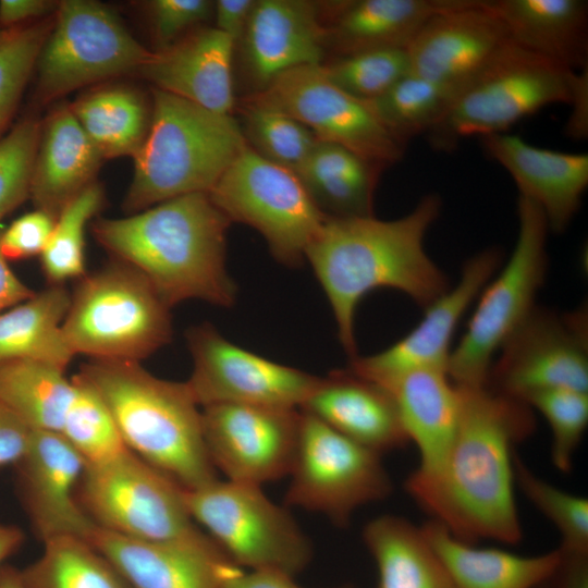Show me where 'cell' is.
<instances>
[{
  "label": "cell",
  "instance_id": "21",
  "mask_svg": "<svg viewBox=\"0 0 588 588\" xmlns=\"http://www.w3.org/2000/svg\"><path fill=\"white\" fill-rule=\"evenodd\" d=\"M328 32L320 5L307 0H256L242 42L246 74L258 91L282 73L321 64Z\"/></svg>",
  "mask_w": 588,
  "mask_h": 588
},
{
  "label": "cell",
  "instance_id": "40",
  "mask_svg": "<svg viewBox=\"0 0 588 588\" xmlns=\"http://www.w3.org/2000/svg\"><path fill=\"white\" fill-rule=\"evenodd\" d=\"M61 433L83 456L86 464L113 458L128 450L106 404L78 373Z\"/></svg>",
  "mask_w": 588,
  "mask_h": 588
},
{
  "label": "cell",
  "instance_id": "41",
  "mask_svg": "<svg viewBox=\"0 0 588 588\" xmlns=\"http://www.w3.org/2000/svg\"><path fill=\"white\" fill-rule=\"evenodd\" d=\"M513 467L515 486L560 532L559 548L564 553L588 555V500L539 477L516 453Z\"/></svg>",
  "mask_w": 588,
  "mask_h": 588
},
{
  "label": "cell",
  "instance_id": "23",
  "mask_svg": "<svg viewBox=\"0 0 588 588\" xmlns=\"http://www.w3.org/2000/svg\"><path fill=\"white\" fill-rule=\"evenodd\" d=\"M481 142L512 176L519 196L541 209L550 232H564L588 186V154L537 147L507 133L486 135Z\"/></svg>",
  "mask_w": 588,
  "mask_h": 588
},
{
  "label": "cell",
  "instance_id": "29",
  "mask_svg": "<svg viewBox=\"0 0 588 588\" xmlns=\"http://www.w3.org/2000/svg\"><path fill=\"white\" fill-rule=\"evenodd\" d=\"M458 0H355L331 3L328 48L339 57L378 48H407L424 24Z\"/></svg>",
  "mask_w": 588,
  "mask_h": 588
},
{
  "label": "cell",
  "instance_id": "25",
  "mask_svg": "<svg viewBox=\"0 0 588 588\" xmlns=\"http://www.w3.org/2000/svg\"><path fill=\"white\" fill-rule=\"evenodd\" d=\"M234 47L235 41L216 27L203 28L152 52L138 73L156 89L232 114Z\"/></svg>",
  "mask_w": 588,
  "mask_h": 588
},
{
  "label": "cell",
  "instance_id": "15",
  "mask_svg": "<svg viewBox=\"0 0 588 588\" xmlns=\"http://www.w3.org/2000/svg\"><path fill=\"white\" fill-rule=\"evenodd\" d=\"M193 371L186 381L201 407L246 404L301 408L320 377L270 360L204 322L186 331Z\"/></svg>",
  "mask_w": 588,
  "mask_h": 588
},
{
  "label": "cell",
  "instance_id": "6",
  "mask_svg": "<svg viewBox=\"0 0 588 588\" xmlns=\"http://www.w3.org/2000/svg\"><path fill=\"white\" fill-rule=\"evenodd\" d=\"M586 85L587 69L572 71L509 40L458 90L427 139L434 150L452 151L466 137L504 133L546 106L571 105Z\"/></svg>",
  "mask_w": 588,
  "mask_h": 588
},
{
  "label": "cell",
  "instance_id": "12",
  "mask_svg": "<svg viewBox=\"0 0 588 588\" xmlns=\"http://www.w3.org/2000/svg\"><path fill=\"white\" fill-rule=\"evenodd\" d=\"M301 414L285 505L322 514L336 526L346 527L356 510L392 493L382 455L348 440L315 416Z\"/></svg>",
  "mask_w": 588,
  "mask_h": 588
},
{
  "label": "cell",
  "instance_id": "37",
  "mask_svg": "<svg viewBox=\"0 0 588 588\" xmlns=\"http://www.w3.org/2000/svg\"><path fill=\"white\" fill-rule=\"evenodd\" d=\"M458 90L409 72L367 103L389 132L406 145L442 119Z\"/></svg>",
  "mask_w": 588,
  "mask_h": 588
},
{
  "label": "cell",
  "instance_id": "3",
  "mask_svg": "<svg viewBox=\"0 0 588 588\" xmlns=\"http://www.w3.org/2000/svg\"><path fill=\"white\" fill-rule=\"evenodd\" d=\"M231 223L208 193H194L124 218L97 219L93 232L113 259L138 270L171 308L188 299L231 307L237 296L226 268Z\"/></svg>",
  "mask_w": 588,
  "mask_h": 588
},
{
  "label": "cell",
  "instance_id": "46",
  "mask_svg": "<svg viewBox=\"0 0 588 588\" xmlns=\"http://www.w3.org/2000/svg\"><path fill=\"white\" fill-rule=\"evenodd\" d=\"M215 2L209 0H155L149 3L154 33L160 49L171 46L187 29L208 20Z\"/></svg>",
  "mask_w": 588,
  "mask_h": 588
},
{
  "label": "cell",
  "instance_id": "38",
  "mask_svg": "<svg viewBox=\"0 0 588 588\" xmlns=\"http://www.w3.org/2000/svg\"><path fill=\"white\" fill-rule=\"evenodd\" d=\"M102 187L94 182L74 196L56 217L49 241L40 255L41 268L50 285L81 279L85 269V229L102 208Z\"/></svg>",
  "mask_w": 588,
  "mask_h": 588
},
{
  "label": "cell",
  "instance_id": "31",
  "mask_svg": "<svg viewBox=\"0 0 588 588\" xmlns=\"http://www.w3.org/2000/svg\"><path fill=\"white\" fill-rule=\"evenodd\" d=\"M387 167L328 142L318 140L295 171L327 217H372L375 192Z\"/></svg>",
  "mask_w": 588,
  "mask_h": 588
},
{
  "label": "cell",
  "instance_id": "28",
  "mask_svg": "<svg viewBox=\"0 0 588 588\" xmlns=\"http://www.w3.org/2000/svg\"><path fill=\"white\" fill-rule=\"evenodd\" d=\"M420 527L454 588H538L551 580L563 560L560 548L538 555H519L462 541L432 519Z\"/></svg>",
  "mask_w": 588,
  "mask_h": 588
},
{
  "label": "cell",
  "instance_id": "7",
  "mask_svg": "<svg viewBox=\"0 0 588 588\" xmlns=\"http://www.w3.org/2000/svg\"><path fill=\"white\" fill-rule=\"evenodd\" d=\"M62 332L74 355L139 363L171 341V307L138 270L113 259L79 279Z\"/></svg>",
  "mask_w": 588,
  "mask_h": 588
},
{
  "label": "cell",
  "instance_id": "32",
  "mask_svg": "<svg viewBox=\"0 0 588 588\" xmlns=\"http://www.w3.org/2000/svg\"><path fill=\"white\" fill-rule=\"evenodd\" d=\"M362 535L377 566V588H454L420 526L383 514L369 520Z\"/></svg>",
  "mask_w": 588,
  "mask_h": 588
},
{
  "label": "cell",
  "instance_id": "9",
  "mask_svg": "<svg viewBox=\"0 0 588 588\" xmlns=\"http://www.w3.org/2000/svg\"><path fill=\"white\" fill-rule=\"evenodd\" d=\"M184 499L194 522L238 567L294 576L311 561L313 547L289 511L260 486L217 479Z\"/></svg>",
  "mask_w": 588,
  "mask_h": 588
},
{
  "label": "cell",
  "instance_id": "16",
  "mask_svg": "<svg viewBox=\"0 0 588 588\" xmlns=\"http://www.w3.org/2000/svg\"><path fill=\"white\" fill-rule=\"evenodd\" d=\"M250 96L285 111L319 140L385 167L404 155L406 145L389 132L367 101L336 86L322 63L289 70Z\"/></svg>",
  "mask_w": 588,
  "mask_h": 588
},
{
  "label": "cell",
  "instance_id": "33",
  "mask_svg": "<svg viewBox=\"0 0 588 588\" xmlns=\"http://www.w3.org/2000/svg\"><path fill=\"white\" fill-rule=\"evenodd\" d=\"M70 302L64 285H50L0 313V368L17 360H37L65 370L75 356L62 332Z\"/></svg>",
  "mask_w": 588,
  "mask_h": 588
},
{
  "label": "cell",
  "instance_id": "35",
  "mask_svg": "<svg viewBox=\"0 0 588 588\" xmlns=\"http://www.w3.org/2000/svg\"><path fill=\"white\" fill-rule=\"evenodd\" d=\"M70 108L103 159L134 157L149 128L145 101L128 88L99 89L79 98Z\"/></svg>",
  "mask_w": 588,
  "mask_h": 588
},
{
  "label": "cell",
  "instance_id": "47",
  "mask_svg": "<svg viewBox=\"0 0 588 588\" xmlns=\"http://www.w3.org/2000/svg\"><path fill=\"white\" fill-rule=\"evenodd\" d=\"M56 217L36 209L14 220L0 234V249L5 259L41 255L53 230Z\"/></svg>",
  "mask_w": 588,
  "mask_h": 588
},
{
  "label": "cell",
  "instance_id": "55",
  "mask_svg": "<svg viewBox=\"0 0 588 588\" xmlns=\"http://www.w3.org/2000/svg\"><path fill=\"white\" fill-rule=\"evenodd\" d=\"M0 588H25L20 571L3 565L0 568Z\"/></svg>",
  "mask_w": 588,
  "mask_h": 588
},
{
  "label": "cell",
  "instance_id": "1",
  "mask_svg": "<svg viewBox=\"0 0 588 588\" xmlns=\"http://www.w3.org/2000/svg\"><path fill=\"white\" fill-rule=\"evenodd\" d=\"M456 431L439 461L417 467L404 488L430 519L455 538L503 544L523 540L514 494V446L535 429L526 403L482 387H460Z\"/></svg>",
  "mask_w": 588,
  "mask_h": 588
},
{
  "label": "cell",
  "instance_id": "19",
  "mask_svg": "<svg viewBox=\"0 0 588 588\" xmlns=\"http://www.w3.org/2000/svg\"><path fill=\"white\" fill-rule=\"evenodd\" d=\"M16 466L23 502L41 541L58 537L90 541L98 526L77 499L86 461L66 439L59 432L32 430Z\"/></svg>",
  "mask_w": 588,
  "mask_h": 588
},
{
  "label": "cell",
  "instance_id": "10",
  "mask_svg": "<svg viewBox=\"0 0 588 588\" xmlns=\"http://www.w3.org/2000/svg\"><path fill=\"white\" fill-rule=\"evenodd\" d=\"M77 499L98 527L121 536L154 542H212L189 515L184 489L130 450L86 464Z\"/></svg>",
  "mask_w": 588,
  "mask_h": 588
},
{
  "label": "cell",
  "instance_id": "22",
  "mask_svg": "<svg viewBox=\"0 0 588 588\" xmlns=\"http://www.w3.org/2000/svg\"><path fill=\"white\" fill-rule=\"evenodd\" d=\"M90 543L132 588H221L224 579L243 569L213 541H144L98 527Z\"/></svg>",
  "mask_w": 588,
  "mask_h": 588
},
{
  "label": "cell",
  "instance_id": "18",
  "mask_svg": "<svg viewBox=\"0 0 588 588\" xmlns=\"http://www.w3.org/2000/svg\"><path fill=\"white\" fill-rule=\"evenodd\" d=\"M502 252L483 249L468 258L454 286L425 309L424 317L405 336L383 351L351 358L348 369L380 387L412 370H446L453 335L470 305L502 265Z\"/></svg>",
  "mask_w": 588,
  "mask_h": 588
},
{
  "label": "cell",
  "instance_id": "52",
  "mask_svg": "<svg viewBox=\"0 0 588 588\" xmlns=\"http://www.w3.org/2000/svg\"><path fill=\"white\" fill-rule=\"evenodd\" d=\"M34 295L35 292L10 269L0 249V313L27 301Z\"/></svg>",
  "mask_w": 588,
  "mask_h": 588
},
{
  "label": "cell",
  "instance_id": "34",
  "mask_svg": "<svg viewBox=\"0 0 588 588\" xmlns=\"http://www.w3.org/2000/svg\"><path fill=\"white\" fill-rule=\"evenodd\" d=\"M65 370L37 360L0 368V401L32 430L60 432L74 392Z\"/></svg>",
  "mask_w": 588,
  "mask_h": 588
},
{
  "label": "cell",
  "instance_id": "26",
  "mask_svg": "<svg viewBox=\"0 0 588 588\" xmlns=\"http://www.w3.org/2000/svg\"><path fill=\"white\" fill-rule=\"evenodd\" d=\"M510 40L572 71L588 69V2L488 0Z\"/></svg>",
  "mask_w": 588,
  "mask_h": 588
},
{
  "label": "cell",
  "instance_id": "14",
  "mask_svg": "<svg viewBox=\"0 0 588 588\" xmlns=\"http://www.w3.org/2000/svg\"><path fill=\"white\" fill-rule=\"evenodd\" d=\"M486 387L524 403L547 390L588 392L587 309L536 306L498 352Z\"/></svg>",
  "mask_w": 588,
  "mask_h": 588
},
{
  "label": "cell",
  "instance_id": "51",
  "mask_svg": "<svg viewBox=\"0 0 588 588\" xmlns=\"http://www.w3.org/2000/svg\"><path fill=\"white\" fill-rule=\"evenodd\" d=\"M58 3L47 0H1L0 27H11L48 14Z\"/></svg>",
  "mask_w": 588,
  "mask_h": 588
},
{
  "label": "cell",
  "instance_id": "20",
  "mask_svg": "<svg viewBox=\"0 0 588 588\" xmlns=\"http://www.w3.org/2000/svg\"><path fill=\"white\" fill-rule=\"evenodd\" d=\"M510 40L482 0H458L430 17L408 45L409 72L463 88Z\"/></svg>",
  "mask_w": 588,
  "mask_h": 588
},
{
  "label": "cell",
  "instance_id": "30",
  "mask_svg": "<svg viewBox=\"0 0 588 588\" xmlns=\"http://www.w3.org/2000/svg\"><path fill=\"white\" fill-rule=\"evenodd\" d=\"M385 389L394 400L409 442L419 453V468L434 465L457 428L461 395L446 370L422 368L395 378Z\"/></svg>",
  "mask_w": 588,
  "mask_h": 588
},
{
  "label": "cell",
  "instance_id": "56",
  "mask_svg": "<svg viewBox=\"0 0 588 588\" xmlns=\"http://www.w3.org/2000/svg\"><path fill=\"white\" fill-rule=\"evenodd\" d=\"M3 30H4V28L0 27V37H1L2 33H3Z\"/></svg>",
  "mask_w": 588,
  "mask_h": 588
},
{
  "label": "cell",
  "instance_id": "44",
  "mask_svg": "<svg viewBox=\"0 0 588 588\" xmlns=\"http://www.w3.org/2000/svg\"><path fill=\"white\" fill-rule=\"evenodd\" d=\"M52 24V20H42L14 26L0 37V132L19 102Z\"/></svg>",
  "mask_w": 588,
  "mask_h": 588
},
{
  "label": "cell",
  "instance_id": "8",
  "mask_svg": "<svg viewBox=\"0 0 588 588\" xmlns=\"http://www.w3.org/2000/svg\"><path fill=\"white\" fill-rule=\"evenodd\" d=\"M513 250L478 295L466 330L452 348L446 372L460 387L486 385L498 352L536 307L547 269L549 226L541 209L518 196Z\"/></svg>",
  "mask_w": 588,
  "mask_h": 588
},
{
  "label": "cell",
  "instance_id": "27",
  "mask_svg": "<svg viewBox=\"0 0 588 588\" xmlns=\"http://www.w3.org/2000/svg\"><path fill=\"white\" fill-rule=\"evenodd\" d=\"M102 156L82 128L70 106H60L41 123L29 196L36 209L57 217L94 183Z\"/></svg>",
  "mask_w": 588,
  "mask_h": 588
},
{
  "label": "cell",
  "instance_id": "11",
  "mask_svg": "<svg viewBox=\"0 0 588 588\" xmlns=\"http://www.w3.org/2000/svg\"><path fill=\"white\" fill-rule=\"evenodd\" d=\"M208 195L231 222L260 233L272 256L286 267L305 261L328 218L295 172L268 161L248 145Z\"/></svg>",
  "mask_w": 588,
  "mask_h": 588
},
{
  "label": "cell",
  "instance_id": "24",
  "mask_svg": "<svg viewBox=\"0 0 588 588\" xmlns=\"http://www.w3.org/2000/svg\"><path fill=\"white\" fill-rule=\"evenodd\" d=\"M301 411L380 455L409 443L391 394L348 368L320 377Z\"/></svg>",
  "mask_w": 588,
  "mask_h": 588
},
{
  "label": "cell",
  "instance_id": "48",
  "mask_svg": "<svg viewBox=\"0 0 588 588\" xmlns=\"http://www.w3.org/2000/svg\"><path fill=\"white\" fill-rule=\"evenodd\" d=\"M30 438L32 429L0 401V467L16 465Z\"/></svg>",
  "mask_w": 588,
  "mask_h": 588
},
{
  "label": "cell",
  "instance_id": "4",
  "mask_svg": "<svg viewBox=\"0 0 588 588\" xmlns=\"http://www.w3.org/2000/svg\"><path fill=\"white\" fill-rule=\"evenodd\" d=\"M78 375L109 409L126 448L184 490L218 478L204 440L201 409L186 381L158 378L138 362L95 360Z\"/></svg>",
  "mask_w": 588,
  "mask_h": 588
},
{
  "label": "cell",
  "instance_id": "49",
  "mask_svg": "<svg viewBox=\"0 0 588 588\" xmlns=\"http://www.w3.org/2000/svg\"><path fill=\"white\" fill-rule=\"evenodd\" d=\"M256 0H218L215 2L213 14L216 28L235 42L245 30Z\"/></svg>",
  "mask_w": 588,
  "mask_h": 588
},
{
  "label": "cell",
  "instance_id": "36",
  "mask_svg": "<svg viewBox=\"0 0 588 588\" xmlns=\"http://www.w3.org/2000/svg\"><path fill=\"white\" fill-rule=\"evenodd\" d=\"M44 546L40 558L20 571L25 588H132L88 540L58 537Z\"/></svg>",
  "mask_w": 588,
  "mask_h": 588
},
{
  "label": "cell",
  "instance_id": "13",
  "mask_svg": "<svg viewBox=\"0 0 588 588\" xmlns=\"http://www.w3.org/2000/svg\"><path fill=\"white\" fill-rule=\"evenodd\" d=\"M151 54L105 5L61 1L36 63L38 97L49 101L99 81L138 72Z\"/></svg>",
  "mask_w": 588,
  "mask_h": 588
},
{
  "label": "cell",
  "instance_id": "17",
  "mask_svg": "<svg viewBox=\"0 0 588 588\" xmlns=\"http://www.w3.org/2000/svg\"><path fill=\"white\" fill-rule=\"evenodd\" d=\"M301 411L246 404L201 408L208 455L226 480L260 486L289 476L298 444Z\"/></svg>",
  "mask_w": 588,
  "mask_h": 588
},
{
  "label": "cell",
  "instance_id": "50",
  "mask_svg": "<svg viewBox=\"0 0 588 588\" xmlns=\"http://www.w3.org/2000/svg\"><path fill=\"white\" fill-rule=\"evenodd\" d=\"M221 588H303L294 576L277 571H246L228 577L223 580ZM335 588H352L341 586Z\"/></svg>",
  "mask_w": 588,
  "mask_h": 588
},
{
  "label": "cell",
  "instance_id": "2",
  "mask_svg": "<svg viewBox=\"0 0 588 588\" xmlns=\"http://www.w3.org/2000/svg\"><path fill=\"white\" fill-rule=\"evenodd\" d=\"M441 207V198L428 194L393 220L328 217L309 245L305 260L327 296L350 358L358 355L355 317L368 293L392 289L426 308L450 289L448 277L424 245Z\"/></svg>",
  "mask_w": 588,
  "mask_h": 588
},
{
  "label": "cell",
  "instance_id": "45",
  "mask_svg": "<svg viewBox=\"0 0 588 588\" xmlns=\"http://www.w3.org/2000/svg\"><path fill=\"white\" fill-rule=\"evenodd\" d=\"M41 122L27 117L0 140V221L29 196Z\"/></svg>",
  "mask_w": 588,
  "mask_h": 588
},
{
  "label": "cell",
  "instance_id": "42",
  "mask_svg": "<svg viewBox=\"0 0 588 588\" xmlns=\"http://www.w3.org/2000/svg\"><path fill=\"white\" fill-rule=\"evenodd\" d=\"M322 66L336 86L368 101L409 73V59L406 48H378L340 56Z\"/></svg>",
  "mask_w": 588,
  "mask_h": 588
},
{
  "label": "cell",
  "instance_id": "53",
  "mask_svg": "<svg viewBox=\"0 0 588 588\" xmlns=\"http://www.w3.org/2000/svg\"><path fill=\"white\" fill-rule=\"evenodd\" d=\"M551 581L553 588H588V555L563 552L562 563Z\"/></svg>",
  "mask_w": 588,
  "mask_h": 588
},
{
  "label": "cell",
  "instance_id": "39",
  "mask_svg": "<svg viewBox=\"0 0 588 588\" xmlns=\"http://www.w3.org/2000/svg\"><path fill=\"white\" fill-rule=\"evenodd\" d=\"M247 145L268 161L295 172L319 140L285 111L249 96L241 108Z\"/></svg>",
  "mask_w": 588,
  "mask_h": 588
},
{
  "label": "cell",
  "instance_id": "43",
  "mask_svg": "<svg viewBox=\"0 0 588 588\" xmlns=\"http://www.w3.org/2000/svg\"><path fill=\"white\" fill-rule=\"evenodd\" d=\"M525 403L547 420L551 433V461L566 474L588 425V392L553 389L530 395Z\"/></svg>",
  "mask_w": 588,
  "mask_h": 588
},
{
  "label": "cell",
  "instance_id": "5",
  "mask_svg": "<svg viewBox=\"0 0 588 588\" xmlns=\"http://www.w3.org/2000/svg\"><path fill=\"white\" fill-rule=\"evenodd\" d=\"M246 145L232 114L155 88L149 128L133 157L124 210L135 213L183 195L209 193Z\"/></svg>",
  "mask_w": 588,
  "mask_h": 588
},
{
  "label": "cell",
  "instance_id": "54",
  "mask_svg": "<svg viewBox=\"0 0 588 588\" xmlns=\"http://www.w3.org/2000/svg\"><path fill=\"white\" fill-rule=\"evenodd\" d=\"M23 540L24 535L20 528L0 524V568L4 560L21 546Z\"/></svg>",
  "mask_w": 588,
  "mask_h": 588
}]
</instances>
